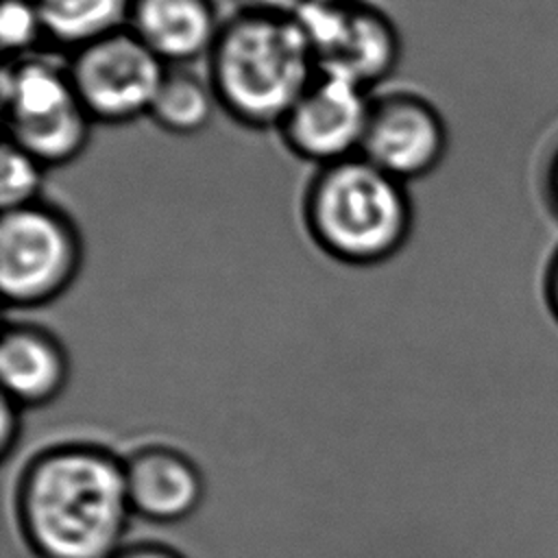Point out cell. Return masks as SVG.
I'll use <instances>...</instances> for the list:
<instances>
[{"label":"cell","mask_w":558,"mask_h":558,"mask_svg":"<svg viewBox=\"0 0 558 558\" xmlns=\"http://www.w3.org/2000/svg\"><path fill=\"white\" fill-rule=\"evenodd\" d=\"M316 70L364 89L386 81L401 59V37L392 20L360 0L307 7L294 13Z\"/></svg>","instance_id":"cell-7"},{"label":"cell","mask_w":558,"mask_h":558,"mask_svg":"<svg viewBox=\"0 0 558 558\" xmlns=\"http://www.w3.org/2000/svg\"><path fill=\"white\" fill-rule=\"evenodd\" d=\"M68 355L59 340L35 325L7 327L0 342L2 397L17 408L52 401L68 381Z\"/></svg>","instance_id":"cell-12"},{"label":"cell","mask_w":558,"mask_h":558,"mask_svg":"<svg viewBox=\"0 0 558 558\" xmlns=\"http://www.w3.org/2000/svg\"><path fill=\"white\" fill-rule=\"evenodd\" d=\"M554 192H556V201H558V161H556V168H554Z\"/></svg>","instance_id":"cell-21"},{"label":"cell","mask_w":558,"mask_h":558,"mask_svg":"<svg viewBox=\"0 0 558 558\" xmlns=\"http://www.w3.org/2000/svg\"><path fill=\"white\" fill-rule=\"evenodd\" d=\"M222 22L214 0H133L126 28L166 65L207 57Z\"/></svg>","instance_id":"cell-11"},{"label":"cell","mask_w":558,"mask_h":558,"mask_svg":"<svg viewBox=\"0 0 558 558\" xmlns=\"http://www.w3.org/2000/svg\"><path fill=\"white\" fill-rule=\"evenodd\" d=\"M207 70L218 107L251 129L279 126L318 74L296 15L266 4L222 22Z\"/></svg>","instance_id":"cell-2"},{"label":"cell","mask_w":558,"mask_h":558,"mask_svg":"<svg viewBox=\"0 0 558 558\" xmlns=\"http://www.w3.org/2000/svg\"><path fill=\"white\" fill-rule=\"evenodd\" d=\"M46 166L22 150L11 140L2 146L0 157V203L2 211L39 201Z\"/></svg>","instance_id":"cell-15"},{"label":"cell","mask_w":558,"mask_h":558,"mask_svg":"<svg viewBox=\"0 0 558 558\" xmlns=\"http://www.w3.org/2000/svg\"><path fill=\"white\" fill-rule=\"evenodd\" d=\"M371 107L368 89L318 72L277 131L299 159L323 168L360 155Z\"/></svg>","instance_id":"cell-8"},{"label":"cell","mask_w":558,"mask_h":558,"mask_svg":"<svg viewBox=\"0 0 558 558\" xmlns=\"http://www.w3.org/2000/svg\"><path fill=\"white\" fill-rule=\"evenodd\" d=\"M545 281H547V296L558 314V253L554 255V259L547 264V272H545Z\"/></svg>","instance_id":"cell-20"},{"label":"cell","mask_w":558,"mask_h":558,"mask_svg":"<svg viewBox=\"0 0 558 558\" xmlns=\"http://www.w3.org/2000/svg\"><path fill=\"white\" fill-rule=\"evenodd\" d=\"M46 35L78 48L126 26L133 0H33Z\"/></svg>","instance_id":"cell-13"},{"label":"cell","mask_w":558,"mask_h":558,"mask_svg":"<svg viewBox=\"0 0 558 558\" xmlns=\"http://www.w3.org/2000/svg\"><path fill=\"white\" fill-rule=\"evenodd\" d=\"M0 449H2V456H9L11 451V445L17 436V405L13 401H9L7 397H2V416H0Z\"/></svg>","instance_id":"cell-17"},{"label":"cell","mask_w":558,"mask_h":558,"mask_svg":"<svg viewBox=\"0 0 558 558\" xmlns=\"http://www.w3.org/2000/svg\"><path fill=\"white\" fill-rule=\"evenodd\" d=\"M451 131L442 111L425 96L401 92L373 98L360 155L408 183L432 174L447 157Z\"/></svg>","instance_id":"cell-9"},{"label":"cell","mask_w":558,"mask_h":558,"mask_svg":"<svg viewBox=\"0 0 558 558\" xmlns=\"http://www.w3.org/2000/svg\"><path fill=\"white\" fill-rule=\"evenodd\" d=\"M340 2H349V0H259V4L275 7L288 13H296L307 7H325V4H340Z\"/></svg>","instance_id":"cell-19"},{"label":"cell","mask_w":558,"mask_h":558,"mask_svg":"<svg viewBox=\"0 0 558 558\" xmlns=\"http://www.w3.org/2000/svg\"><path fill=\"white\" fill-rule=\"evenodd\" d=\"M81 257V235L61 209L37 201L2 211L0 288L9 305L35 307L63 294Z\"/></svg>","instance_id":"cell-5"},{"label":"cell","mask_w":558,"mask_h":558,"mask_svg":"<svg viewBox=\"0 0 558 558\" xmlns=\"http://www.w3.org/2000/svg\"><path fill=\"white\" fill-rule=\"evenodd\" d=\"M131 512L124 462L94 445L35 456L17 484V519L39 558H113Z\"/></svg>","instance_id":"cell-1"},{"label":"cell","mask_w":558,"mask_h":558,"mask_svg":"<svg viewBox=\"0 0 558 558\" xmlns=\"http://www.w3.org/2000/svg\"><path fill=\"white\" fill-rule=\"evenodd\" d=\"M0 85L7 140L46 168L81 157L94 120L76 96L68 65L37 52L7 59Z\"/></svg>","instance_id":"cell-4"},{"label":"cell","mask_w":558,"mask_h":558,"mask_svg":"<svg viewBox=\"0 0 558 558\" xmlns=\"http://www.w3.org/2000/svg\"><path fill=\"white\" fill-rule=\"evenodd\" d=\"M113 558H181L177 551L163 547V545H133V547H122Z\"/></svg>","instance_id":"cell-18"},{"label":"cell","mask_w":558,"mask_h":558,"mask_svg":"<svg viewBox=\"0 0 558 558\" xmlns=\"http://www.w3.org/2000/svg\"><path fill=\"white\" fill-rule=\"evenodd\" d=\"M41 35L46 28L33 0H2L0 37L9 59L31 54Z\"/></svg>","instance_id":"cell-16"},{"label":"cell","mask_w":558,"mask_h":558,"mask_svg":"<svg viewBox=\"0 0 558 558\" xmlns=\"http://www.w3.org/2000/svg\"><path fill=\"white\" fill-rule=\"evenodd\" d=\"M312 240L347 264H377L395 255L412 229L405 183L362 155L318 168L303 196Z\"/></svg>","instance_id":"cell-3"},{"label":"cell","mask_w":558,"mask_h":558,"mask_svg":"<svg viewBox=\"0 0 558 558\" xmlns=\"http://www.w3.org/2000/svg\"><path fill=\"white\" fill-rule=\"evenodd\" d=\"M68 70L94 122L124 124L148 116L168 65L124 26L74 48Z\"/></svg>","instance_id":"cell-6"},{"label":"cell","mask_w":558,"mask_h":558,"mask_svg":"<svg viewBox=\"0 0 558 558\" xmlns=\"http://www.w3.org/2000/svg\"><path fill=\"white\" fill-rule=\"evenodd\" d=\"M216 107L218 100L207 78L168 68L148 118L172 135H194L209 124Z\"/></svg>","instance_id":"cell-14"},{"label":"cell","mask_w":558,"mask_h":558,"mask_svg":"<svg viewBox=\"0 0 558 558\" xmlns=\"http://www.w3.org/2000/svg\"><path fill=\"white\" fill-rule=\"evenodd\" d=\"M124 462L131 510L150 521L172 523L190 517L203 499V475L181 451L148 445Z\"/></svg>","instance_id":"cell-10"}]
</instances>
